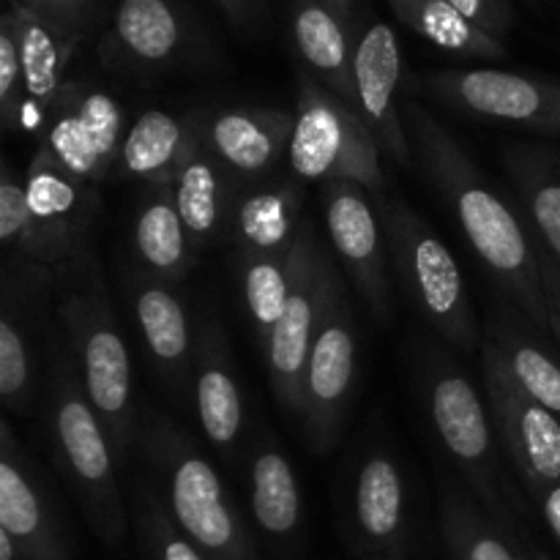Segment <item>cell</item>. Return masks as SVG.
Wrapping results in <instances>:
<instances>
[{"label":"cell","instance_id":"obj_32","mask_svg":"<svg viewBox=\"0 0 560 560\" xmlns=\"http://www.w3.org/2000/svg\"><path fill=\"white\" fill-rule=\"evenodd\" d=\"M441 528L452 560H545L520 550L503 534V525L452 479L443 481Z\"/></svg>","mask_w":560,"mask_h":560},{"label":"cell","instance_id":"obj_30","mask_svg":"<svg viewBox=\"0 0 560 560\" xmlns=\"http://www.w3.org/2000/svg\"><path fill=\"white\" fill-rule=\"evenodd\" d=\"M485 339L495 345L509 377L560 419V361L556 355L534 334L525 331L517 317L503 312L501 304L495 306Z\"/></svg>","mask_w":560,"mask_h":560},{"label":"cell","instance_id":"obj_3","mask_svg":"<svg viewBox=\"0 0 560 560\" xmlns=\"http://www.w3.org/2000/svg\"><path fill=\"white\" fill-rule=\"evenodd\" d=\"M145 454L164 487V506L208 560H260L224 481L167 419L148 424Z\"/></svg>","mask_w":560,"mask_h":560},{"label":"cell","instance_id":"obj_20","mask_svg":"<svg viewBox=\"0 0 560 560\" xmlns=\"http://www.w3.org/2000/svg\"><path fill=\"white\" fill-rule=\"evenodd\" d=\"M195 408L202 432L217 448H233L244 430V392L235 377L228 337L217 320H206L197 337Z\"/></svg>","mask_w":560,"mask_h":560},{"label":"cell","instance_id":"obj_33","mask_svg":"<svg viewBox=\"0 0 560 560\" xmlns=\"http://www.w3.org/2000/svg\"><path fill=\"white\" fill-rule=\"evenodd\" d=\"M388 3L410 31L446 52L481 60H498L506 55L501 38L490 36L470 20H465L446 0H388Z\"/></svg>","mask_w":560,"mask_h":560},{"label":"cell","instance_id":"obj_5","mask_svg":"<svg viewBox=\"0 0 560 560\" xmlns=\"http://www.w3.org/2000/svg\"><path fill=\"white\" fill-rule=\"evenodd\" d=\"M377 202L394 266L421 320L454 348H479L474 301L452 249L410 206L386 197Z\"/></svg>","mask_w":560,"mask_h":560},{"label":"cell","instance_id":"obj_15","mask_svg":"<svg viewBox=\"0 0 560 560\" xmlns=\"http://www.w3.org/2000/svg\"><path fill=\"white\" fill-rule=\"evenodd\" d=\"M399 80H402V52L397 33L386 22H372L355 42L353 88L355 109L375 135L377 145L399 167H413L408 126L399 109Z\"/></svg>","mask_w":560,"mask_h":560},{"label":"cell","instance_id":"obj_13","mask_svg":"<svg viewBox=\"0 0 560 560\" xmlns=\"http://www.w3.org/2000/svg\"><path fill=\"white\" fill-rule=\"evenodd\" d=\"M25 197L33 217L27 266L52 271L80 257L96 211L93 184L71 175L52 153L38 148L25 170Z\"/></svg>","mask_w":560,"mask_h":560},{"label":"cell","instance_id":"obj_35","mask_svg":"<svg viewBox=\"0 0 560 560\" xmlns=\"http://www.w3.org/2000/svg\"><path fill=\"white\" fill-rule=\"evenodd\" d=\"M137 528L151 560H208L178 528L156 492L148 487H142L140 501H137Z\"/></svg>","mask_w":560,"mask_h":560},{"label":"cell","instance_id":"obj_23","mask_svg":"<svg viewBox=\"0 0 560 560\" xmlns=\"http://www.w3.org/2000/svg\"><path fill=\"white\" fill-rule=\"evenodd\" d=\"M49 271L22 262L20 279H3V315H0V399L14 416L33 408V317L36 301L33 284L44 282Z\"/></svg>","mask_w":560,"mask_h":560},{"label":"cell","instance_id":"obj_9","mask_svg":"<svg viewBox=\"0 0 560 560\" xmlns=\"http://www.w3.org/2000/svg\"><path fill=\"white\" fill-rule=\"evenodd\" d=\"M481 375L492 421L530 498L560 481V419L509 377L495 345L481 339Z\"/></svg>","mask_w":560,"mask_h":560},{"label":"cell","instance_id":"obj_8","mask_svg":"<svg viewBox=\"0 0 560 560\" xmlns=\"http://www.w3.org/2000/svg\"><path fill=\"white\" fill-rule=\"evenodd\" d=\"M342 295L345 290L337 266L317 241L315 228L304 222L299 230V266H295L293 290L266 342L273 394L284 413L293 419H301V386H304L312 345L326 315Z\"/></svg>","mask_w":560,"mask_h":560},{"label":"cell","instance_id":"obj_10","mask_svg":"<svg viewBox=\"0 0 560 560\" xmlns=\"http://www.w3.org/2000/svg\"><path fill=\"white\" fill-rule=\"evenodd\" d=\"M424 88L476 118L560 137V80L506 69H452L427 77Z\"/></svg>","mask_w":560,"mask_h":560},{"label":"cell","instance_id":"obj_6","mask_svg":"<svg viewBox=\"0 0 560 560\" xmlns=\"http://www.w3.org/2000/svg\"><path fill=\"white\" fill-rule=\"evenodd\" d=\"M58 315L88 399L107 427L118 463H124L135 441V381L102 277L91 271L88 282L63 293Z\"/></svg>","mask_w":560,"mask_h":560},{"label":"cell","instance_id":"obj_41","mask_svg":"<svg viewBox=\"0 0 560 560\" xmlns=\"http://www.w3.org/2000/svg\"><path fill=\"white\" fill-rule=\"evenodd\" d=\"M534 501L539 506L541 517H545L547 528H550V534L556 536V541L560 545V481L552 485L550 490L541 492V495H536Z\"/></svg>","mask_w":560,"mask_h":560},{"label":"cell","instance_id":"obj_40","mask_svg":"<svg viewBox=\"0 0 560 560\" xmlns=\"http://www.w3.org/2000/svg\"><path fill=\"white\" fill-rule=\"evenodd\" d=\"M541 288H545V304H547V320H550V331L556 334L560 342V266L541 255Z\"/></svg>","mask_w":560,"mask_h":560},{"label":"cell","instance_id":"obj_11","mask_svg":"<svg viewBox=\"0 0 560 560\" xmlns=\"http://www.w3.org/2000/svg\"><path fill=\"white\" fill-rule=\"evenodd\" d=\"M126 131L124 109L109 93L82 82H66L44 120L38 148L52 153L85 184H102L120 167Z\"/></svg>","mask_w":560,"mask_h":560},{"label":"cell","instance_id":"obj_19","mask_svg":"<svg viewBox=\"0 0 560 560\" xmlns=\"http://www.w3.org/2000/svg\"><path fill=\"white\" fill-rule=\"evenodd\" d=\"M295 115L271 107H235L206 124L208 151L222 167L241 175H262L288 153Z\"/></svg>","mask_w":560,"mask_h":560},{"label":"cell","instance_id":"obj_2","mask_svg":"<svg viewBox=\"0 0 560 560\" xmlns=\"http://www.w3.org/2000/svg\"><path fill=\"white\" fill-rule=\"evenodd\" d=\"M52 441L58 465L80 498L88 523L107 545L118 547L126 536V506L118 485V454L109 432L88 399L71 348L58 350L49 366Z\"/></svg>","mask_w":560,"mask_h":560},{"label":"cell","instance_id":"obj_39","mask_svg":"<svg viewBox=\"0 0 560 560\" xmlns=\"http://www.w3.org/2000/svg\"><path fill=\"white\" fill-rule=\"evenodd\" d=\"M446 3L454 5L465 20H470L476 27H481V31L495 38L498 33L509 27V9L503 0H446Z\"/></svg>","mask_w":560,"mask_h":560},{"label":"cell","instance_id":"obj_26","mask_svg":"<svg viewBox=\"0 0 560 560\" xmlns=\"http://www.w3.org/2000/svg\"><path fill=\"white\" fill-rule=\"evenodd\" d=\"M113 58L137 69L170 63L186 42V27L170 0H120L115 9Z\"/></svg>","mask_w":560,"mask_h":560},{"label":"cell","instance_id":"obj_24","mask_svg":"<svg viewBox=\"0 0 560 560\" xmlns=\"http://www.w3.org/2000/svg\"><path fill=\"white\" fill-rule=\"evenodd\" d=\"M206 142V126L164 109H148L126 131L120 173L148 186L173 184L191 153Z\"/></svg>","mask_w":560,"mask_h":560},{"label":"cell","instance_id":"obj_38","mask_svg":"<svg viewBox=\"0 0 560 560\" xmlns=\"http://www.w3.org/2000/svg\"><path fill=\"white\" fill-rule=\"evenodd\" d=\"M25 9H31L38 20L47 22L66 44L74 47L88 31L96 0H22Z\"/></svg>","mask_w":560,"mask_h":560},{"label":"cell","instance_id":"obj_12","mask_svg":"<svg viewBox=\"0 0 560 560\" xmlns=\"http://www.w3.org/2000/svg\"><path fill=\"white\" fill-rule=\"evenodd\" d=\"M359 370V334L348 299H339L323 320L306 361L301 386V430L312 452L328 454L342 435Z\"/></svg>","mask_w":560,"mask_h":560},{"label":"cell","instance_id":"obj_16","mask_svg":"<svg viewBox=\"0 0 560 560\" xmlns=\"http://www.w3.org/2000/svg\"><path fill=\"white\" fill-rule=\"evenodd\" d=\"M0 528L25 560H71L44 479L5 419L0 421Z\"/></svg>","mask_w":560,"mask_h":560},{"label":"cell","instance_id":"obj_17","mask_svg":"<svg viewBox=\"0 0 560 560\" xmlns=\"http://www.w3.org/2000/svg\"><path fill=\"white\" fill-rule=\"evenodd\" d=\"M126 288L142 342L156 361L159 372L173 386H184L189 377L191 353L197 350V345L191 342V323L184 299L170 288V282L153 277L145 268L126 273Z\"/></svg>","mask_w":560,"mask_h":560},{"label":"cell","instance_id":"obj_42","mask_svg":"<svg viewBox=\"0 0 560 560\" xmlns=\"http://www.w3.org/2000/svg\"><path fill=\"white\" fill-rule=\"evenodd\" d=\"M219 3H222L224 9L235 16V20H244L246 9H249V0H219Z\"/></svg>","mask_w":560,"mask_h":560},{"label":"cell","instance_id":"obj_4","mask_svg":"<svg viewBox=\"0 0 560 560\" xmlns=\"http://www.w3.org/2000/svg\"><path fill=\"white\" fill-rule=\"evenodd\" d=\"M424 397L432 427L470 495L501 525L512 523L523 501L503 474L495 421L470 377L446 355H432L424 370Z\"/></svg>","mask_w":560,"mask_h":560},{"label":"cell","instance_id":"obj_31","mask_svg":"<svg viewBox=\"0 0 560 560\" xmlns=\"http://www.w3.org/2000/svg\"><path fill=\"white\" fill-rule=\"evenodd\" d=\"M135 249L140 266L164 282H178L191 268L189 233L175 206L173 184L153 186L135 222Z\"/></svg>","mask_w":560,"mask_h":560},{"label":"cell","instance_id":"obj_18","mask_svg":"<svg viewBox=\"0 0 560 560\" xmlns=\"http://www.w3.org/2000/svg\"><path fill=\"white\" fill-rule=\"evenodd\" d=\"M355 536L372 552H397L408 530V492L399 463L386 452L361 459L350 492Z\"/></svg>","mask_w":560,"mask_h":560},{"label":"cell","instance_id":"obj_14","mask_svg":"<svg viewBox=\"0 0 560 560\" xmlns=\"http://www.w3.org/2000/svg\"><path fill=\"white\" fill-rule=\"evenodd\" d=\"M323 217H326L328 241L339 262L348 271L350 282L381 323L394 315L392 282L386 268V230L372 195L350 180H331L320 186Z\"/></svg>","mask_w":560,"mask_h":560},{"label":"cell","instance_id":"obj_1","mask_svg":"<svg viewBox=\"0 0 560 560\" xmlns=\"http://www.w3.org/2000/svg\"><path fill=\"white\" fill-rule=\"evenodd\" d=\"M402 115L413 162H419L424 178L452 211L476 260L534 326L550 331L541 257L523 213L512 208L441 120L416 104L405 107Z\"/></svg>","mask_w":560,"mask_h":560},{"label":"cell","instance_id":"obj_22","mask_svg":"<svg viewBox=\"0 0 560 560\" xmlns=\"http://www.w3.org/2000/svg\"><path fill=\"white\" fill-rule=\"evenodd\" d=\"M5 14L14 25L22 60V91H25V98H22L20 131L42 137L47 113L66 88L63 69L71 55V44H66L47 22L38 20L22 3H11Z\"/></svg>","mask_w":560,"mask_h":560},{"label":"cell","instance_id":"obj_27","mask_svg":"<svg viewBox=\"0 0 560 560\" xmlns=\"http://www.w3.org/2000/svg\"><path fill=\"white\" fill-rule=\"evenodd\" d=\"M301 189L295 184L257 186L230 211V233L241 255H279L301 230Z\"/></svg>","mask_w":560,"mask_h":560},{"label":"cell","instance_id":"obj_37","mask_svg":"<svg viewBox=\"0 0 560 560\" xmlns=\"http://www.w3.org/2000/svg\"><path fill=\"white\" fill-rule=\"evenodd\" d=\"M22 60L14 25L9 14L0 20V120L9 135L20 131L22 124Z\"/></svg>","mask_w":560,"mask_h":560},{"label":"cell","instance_id":"obj_25","mask_svg":"<svg viewBox=\"0 0 560 560\" xmlns=\"http://www.w3.org/2000/svg\"><path fill=\"white\" fill-rule=\"evenodd\" d=\"M501 156L536 249L560 266V159L541 145H509Z\"/></svg>","mask_w":560,"mask_h":560},{"label":"cell","instance_id":"obj_28","mask_svg":"<svg viewBox=\"0 0 560 560\" xmlns=\"http://www.w3.org/2000/svg\"><path fill=\"white\" fill-rule=\"evenodd\" d=\"M173 191L195 249L211 244L224 228H230L233 197L228 191L222 162L208 151V142H202L175 175Z\"/></svg>","mask_w":560,"mask_h":560},{"label":"cell","instance_id":"obj_7","mask_svg":"<svg viewBox=\"0 0 560 560\" xmlns=\"http://www.w3.org/2000/svg\"><path fill=\"white\" fill-rule=\"evenodd\" d=\"M381 145L359 109L317 80H301L288 162L299 180H350L375 200L386 197Z\"/></svg>","mask_w":560,"mask_h":560},{"label":"cell","instance_id":"obj_34","mask_svg":"<svg viewBox=\"0 0 560 560\" xmlns=\"http://www.w3.org/2000/svg\"><path fill=\"white\" fill-rule=\"evenodd\" d=\"M295 266H299V238L288 252H279V255H241L246 310L262 345L268 342L288 306Z\"/></svg>","mask_w":560,"mask_h":560},{"label":"cell","instance_id":"obj_43","mask_svg":"<svg viewBox=\"0 0 560 560\" xmlns=\"http://www.w3.org/2000/svg\"><path fill=\"white\" fill-rule=\"evenodd\" d=\"M11 3H22V0H11Z\"/></svg>","mask_w":560,"mask_h":560},{"label":"cell","instance_id":"obj_36","mask_svg":"<svg viewBox=\"0 0 560 560\" xmlns=\"http://www.w3.org/2000/svg\"><path fill=\"white\" fill-rule=\"evenodd\" d=\"M33 241V217L25 197V178L3 162L0 173V244L14 252L16 260L25 262Z\"/></svg>","mask_w":560,"mask_h":560},{"label":"cell","instance_id":"obj_29","mask_svg":"<svg viewBox=\"0 0 560 560\" xmlns=\"http://www.w3.org/2000/svg\"><path fill=\"white\" fill-rule=\"evenodd\" d=\"M249 506L255 525L271 541L288 545L301 528V487L288 454L257 443L249 468Z\"/></svg>","mask_w":560,"mask_h":560},{"label":"cell","instance_id":"obj_21","mask_svg":"<svg viewBox=\"0 0 560 560\" xmlns=\"http://www.w3.org/2000/svg\"><path fill=\"white\" fill-rule=\"evenodd\" d=\"M293 42L317 82L355 107L350 20L345 0H299L293 11Z\"/></svg>","mask_w":560,"mask_h":560}]
</instances>
